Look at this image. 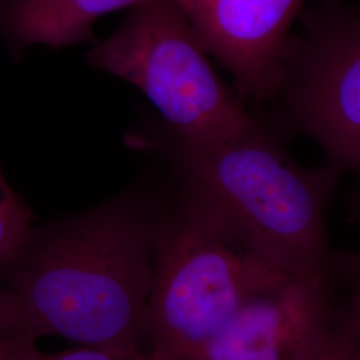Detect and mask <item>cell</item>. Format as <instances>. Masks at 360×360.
Wrapping results in <instances>:
<instances>
[{
	"label": "cell",
	"mask_w": 360,
	"mask_h": 360,
	"mask_svg": "<svg viewBox=\"0 0 360 360\" xmlns=\"http://www.w3.org/2000/svg\"><path fill=\"white\" fill-rule=\"evenodd\" d=\"M160 210L126 193L31 227L0 264V303L38 340L142 351Z\"/></svg>",
	"instance_id": "1"
},
{
	"label": "cell",
	"mask_w": 360,
	"mask_h": 360,
	"mask_svg": "<svg viewBox=\"0 0 360 360\" xmlns=\"http://www.w3.org/2000/svg\"><path fill=\"white\" fill-rule=\"evenodd\" d=\"M127 142L162 156L178 181L202 193L284 270L314 275L336 264L326 208L343 171L297 165L262 122L230 142L196 144L159 120Z\"/></svg>",
	"instance_id": "2"
},
{
	"label": "cell",
	"mask_w": 360,
	"mask_h": 360,
	"mask_svg": "<svg viewBox=\"0 0 360 360\" xmlns=\"http://www.w3.org/2000/svg\"><path fill=\"white\" fill-rule=\"evenodd\" d=\"M178 183L155 226L144 339L156 360L191 359L248 299L291 274Z\"/></svg>",
	"instance_id": "3"
},
{
	"label": "cell",
	"mask_w": 360,
	"mask_h": 360,
	"mask_svg": "<svg viewBox=\"0 0 360 360\" xmlns=\"http://www.w3.org/2000/svg\"><path fill=\"white\" fill-rule=\"evenodd\" d=\"M96 70L142 91L175 135L196 144L243 136L257 120L218 77L176 0H146L86 53Z\"/></svg>",
	"instance_id": "4"
},
{
	"label": "cell",
	"mask_w": 360,
	"mask_h": 360,
	"mask_svg": "<svg viewBox=\"0 0 360 360\" xmlns=\"http://www.w3.org/2000/svg\"><path fill=\"white\" fill-rule=\"evenodd\" d=\"M276 96L285 123L318 143L330 165L360 174V6L306 13L287 43Z\"/></svg>",
	"instance_id": "5"
},
{
	"label": "cell",
	"mask_w": 360,
	"mask_h": 360,
	"mask_svg": "<svg viewBox=\"0 0 360 360\" xmlns=\"http://www.w3.org/2000/svg\"><path fill=\"white\" fill-rule=\"evenodd\" d=\"M355 288L352 254L322 274H290L248 299L190 360H300L342 322Z\"/></svg>",
	"instance_id": "6"
},
{
	"label": "cell",
	"mask_w": 360,
	"mask_h": 360,
	"mask_svg": "<svg viewBox=\"0 0 360 360\" xmlns=\"http://www.w3.org/2000/svg\"><path fill=\"white\" fill-rule=\"evenodd\" d=\"M208 55L231 74L238 96L275 99L291 28L306 0H176Z\"/></svg>",
	"instance_id": "7"
},
{
	"label": "cell",
	"mask_w": 360,
	"mask_h": 360,
	"mask_svg": "<svg viewBox=\"0 0 360 360\" xmlns=\"http://www.w3.org/2000/svg\"><path fill=\"white\" fill-rule=\"evenodd\" d=\"M146 0H0V39L20 59L31 46L63 49L94 40V26L107 13Z\"/></svg>",
	"instance_id": "8"
},
{
	"label": "cell",
	"mask_w": 360,
	"mask_h": 360,
	"mask_svg": "<svg viewBox=\"0 0 360 360\" xmlns=\"http://www.w3.org/2000/svg\"><path fill=\"white\" fill-rule=\"evenodd\" d=\"M354 267L356 288L342 322L319 347L300 360H360V272L356 263Z\"/></svg>",
	"instance_id": "9"
},
{
	"label": "cell",
	"mask_w": 360,
	"mask_h": 360,
	"mask_svg": "<svg viewBox=\"0 0 360 360\" xmlns=\"http://www.w3.org/2000/svg\"><path fill=\"white\" fill-rule=\"evenodd\" d=\"M31 223V208L10 186L0 167V264L23 242Z\"/></svg>",
	"instance_id": "10"
},
{
	"label": "cell",
	"mask_w": 360,
	"mask_h": 360,
	"mask_svg": "<svg viewBox=\"0 0 360 360\" xmlns=\"http://www.w3.org/2000/svg\"><path fill=\"white\" fill-rule=\"evenodd\" d=\"M40 354L38 339L15 322L0 303V360H38Z\"/></svg>",
	"instance_id": "11"
},
{
	"label": "cell",
	"mask_w": 360,
	"mask_h": 360,
	"mask_svg": "<svg viewBox=\"0 0 360 360\" xmlns=\"http://www.w3.org/2000/svg\"><path fill=\"white\" fill-rule=\"evenodd\" d=\"M38 360H156L148 351L115 352L103 348L83 347L65 349L60 352H41Z\"/></svg>",
	"instance_id": "12"
},
{
	"label": "cell",
	"mask_w": 360,
	"mask_h": 360,
	"mask_svg": "<svg viewBox=\"0 0 360 360\" xmlns=\"http://www.w3.org/2000/svg\"><path fill=\"white\" fill-rule=\"evenodd\" d=\"M359 218H360V206H359ZM355 262H356V266L360 271V255H355Z\"/></svg>",
	"instance_id": "13"
}]
</instances>
